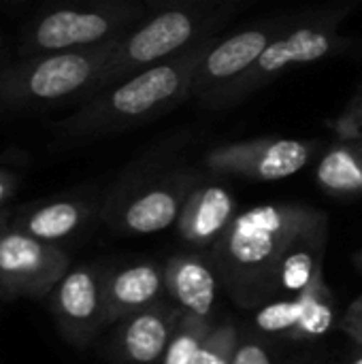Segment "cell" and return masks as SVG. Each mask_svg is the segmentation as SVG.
<instances>
[{
  "label": "cell",
  "mask_w": 362,
  "mask_h": 364,
  "mask_svg": "<svg viewBox=\"0 0 362 364\" xmlns=\"http://www.w3.org/2000/svg\"><path fill=\"white\" fill-rule=\"evenodd\" d=\"M9 228H11V213L6 209H2L0 211V241H2V237H4V232Z\"/></svg>",
  "instance_id": "cell-26"
},
{
  "label": "cell",
  "mask_w": 362,
  "mask_h": 364,
  "mask_svg": "<svg viewBox=\"0 0 362 364\" xmlns=\"http://www.w3.org/2000/svg\"><path fill=\"white\" fill-rule=\"evenodd\" d=\"M147 13L124 34L105 66L96 92L173 58L218 32L254 0H145ZM92 94V96H94Z\"/></svg>",
  "instance_id": "cell-4"
},
{
  "label": "cell",
  "mask_w": 362,
  "mask_h": 364,
  "mask_svg": "<svg viewBox=\"0 0 362 364\" xmlns=\"http://www.w3.org/2000/svg\"><path fill=\"white\" fill-rule=\"evenodd\" d=\"M207 175L188 196L177 218L179 237L194 247H213L237 215L230 190Z\"/></svg>",
  "instance_id": "cell-14"
},
{
  "label": "cell",
  "mask_w": 362,
  "mask_h": 364,
  "mask_svg": "<svg viewBox=\"0 0 362 364\" xmlns=\"http://www.w3.org/2000/svg\"><path fill=\"white\" fill-rule=\"evenodd\" d=\"M70 267V256L60 245L11 226L0 241V296L49 299Z\"/></svg>",
  "instance_id": "cell-10"
},
{
  "label": "cell",
  "mask_w": 362,
  "mask_h": 364,
  "mask_svg": "<svg viewBox=\"0 0 362 364\" xmlns=\"http://www.w3.org/2000/svg\"><path fill=\"white\" fill-rule=\"evenodd\" d=\"M307 307H309V294L307 290H303L297 296L271 301L265 307H260L254 316V324L258 326V331L267 335L297 341L303 320L307 316Z\"/></svg>",
  "instance_id": "cell-19"
},
{
  "label": "cell",
  "mask_w": 362,
  "mask_h": 364,
  "mask_svg": "<svg viewBox=\"0 0 362 364\" xmlns=\"http://www.w3.org/2000/svg\"><path fill=\"white\" fill-rule=\"evenodd\" d=\"M105 264H73L49 294L53 324L75 348H87L105 328Z\"/></svg>",
  "instance_id": "cell-11"
},
{
  "label": "cell",
  "mask_w": 362,
  "mask_h": 364,
  "mask_svg": "<svg viewBox=\"0 0 362 364\" xmlns=\"http://www.w3.org/2000/svg\"><path fill=\"white\" fill-rule=\"evenodd\" d=\"M350 364H362V348H361V352H358V354H356V356L352 358V363H350Z\"/></svg>",
  "instance_id": "cell-27"
},
{
  "label": "cell",
  "mask_w": 362,
  "mask_h": 364,
  "mask_svg": "<svg viewBox=\"0 0 362 364\" xmlns=\"http://www.w3.org/2000/svg\"><path fill=\"white\" fill-rule=\"evenodd\" d=\"M299 11L275 13L245 23L228 36H218L205 53L196 77L192 100L203 109H215L218 100L256 64L262 51L297 19Z\"/></svg>",
  "instance_id": "cell-8"
},
{
  "label": "cell",
  "mask_w": 362,
  "mask_h": 364,
  "mask_svg": "<svg viewBox=\"0 0 362 364\" xmlns=\"http://www.w3.org/2000/svg\"><path fill=\"white\" fill-rule=\"evenodd\" d=\"M318 215L320 209L305 203H267L237 213L211 247L213 267L230 294L243 305L275 294V269L282 254Z\"/></svg>",
  "instance_id": "cell-3"
},
{
  "label": "cell",
  "mask_w": 362,
  "mask_h": 364,
  "mask_svg": "<svg viewBox=\"0 0 362 364\" xmlns=\"http://www.w3.org/2000/svg\"><path fill=\"white\" fill-rule=\"evenodd\" d=\"M320 188L337 198L362 196V143L337 141L331 145L316 168Z\"/></svg>",
  "instance_id": "cell-18"
},
{
  "label": "cell",
  "mask_w": 362,
  "mask_h": 364,
  "mask_svg": "<svg viewBox=\"0 0 362 364\" xmlns=\"http://www.w3.org/2000/svg\"><path fill=\"white\" fill-rule=\"evenodd\" d=\"M362 0H337L331 4L299 11L297 19L262 51L256 64L218 100L213 111L237 107L258 90L271 85L286 73L354 53L361 41L341 32L346 19L356 11Z\"/></svg>",
  "instance_id": "cell-5"
},
{
  "label": "cell",
  "mask_w": 362,
  "mask_h": 364,
  "mask_svg": "<svg viewBox=\"0 0 362 364\" xmlns=\"http://www.w3.org/2000/svg\"><path fill=\"white\" fill-rule=\"evenodd\" d=\"M213 324L211 318H198V316H186L181 318L179 326L173 333V339L162 356L160 364H192L198 348L211 333Z\"/></svg>",
  "instance_id": "cell-20"
},
{
  "label": "cell",
  "mask_w": 362,
  "mask_h": 364,
  "mask_svg": "<svg viewBox=\"0 0 362 364\" xmlns=\"http://www.w3.org/2000/svg\"><path fill=\"white\" fill-rule=\"evenodd\" d=\"M164 264L139 260L122 267H107L105 275V326L139 314L164 301Z\"/></svg>",
  "instance_id": "cell-13"
},
{
  "label": "cell",
  "mask_w": 362,
  "mask_h": 364,
  "mask_svg": "<svg viewBox=\"0 0 362 364\" xmlns=\"http://www.w3.org/2000/svg\"><path fill=\"white\" fill-rule=\"evenodd\" d=\"M331 130L339 141H361L362 143V90H358L337 117L331 119Z\"/></svg>",
  "instance_id": "cell-22"
},
{
  "label": "cell",
  "mask_w": 362,
  "mask_h": 364,
  "mask_svg": "<svg viewBox=\"0 0 362 364\" xmlns=\"http://www.w3.org/2000/svg\"><path fill=\"white\" fill-rule=\"evenodd\" d=\"M147 13L145 0H73L36 17L21 38L26 55L85 49L128 34Z\"/></svg>",
  "instance_id": "cell-7"
},
{
  "label": "cell",
  "mask_w": 362,
  "mask_h": 364,
  "mask_svg": "<svg viewBox=\"0 0 362 364\" xmlns=\"http://www.w3.org/2000/svg\"><path fill=\"white\" fill-rule=\"evenodd\" d=\"M96 215L100 205L79 196H58L21 207L11 215V226L47 243H60L81 232Z\"/></svg>",
  "instance_id": "cell-15"
},
{
  "label": "cell",
  "mask_w": 362,
  "mask_h": 364,
  "mask_svg": "<svg viewBox=\"0 0 362 364\" xmlns=\"http://www.w3.org/2000/svg\"><path fill=\"white\" fill-rule=\"evenodd\" d=\"M164 288L169 301L186 316L211 318L218 279L213 262L196 254H179L164 262Z\"/></svg>",
  "instance_id": "cell-17"
},
{
  "label": "cell",
  "mask_w": 362,
  "mask_h": 364,
  "mask_svg": "<svg viewBox=\"0 0 362 364\" xmlns=\"http://www.w3.org/2000/svg\"><path fill=\"white\" fill-rule=\"evenodd\" d=\"M192 130L151 143L117 177L100 203V220L117 235H154L177 224L183 203L209 175L190 164Z\"/></svg>",
  "instance_id": "cell-1"
},
{
  "label": "cell",
  "mask_w": 362,
  "mask_h": 364,
  "mask_svg": "<svg viewBox=\"0 0 362 364\" xmlns=\"http://www.w3.org/2000/svg\"><path fill=\"white\" fill-rule=\"evenodd\" d=\"M239 346V333L233 324L213 326L192 364H233Z\"/></svg>",
  "instance_id": "cell-21"
},
{
  "label": "cell",
  "mask_w": 362,
  "mask_h": 364,
  "mask_svg": "<svg viewBox=\"0 0 362 364\" xmlns=\"http://www.w3.org/2000/svg\"><path fill=\"white\" fill-rule=\"evenodd\" d=\"M17 190H19V177L0 166V211L11 203Z\"/></svg>",
  "instance_id": "cell-25"
},
{
  "label": "cell",
  "mask_w": 362,
  "mask_h": 364,
  "mask_svg": "<svg viewBox=\"0 0 362 364\" xmlns=\"http://www.w3.org/2000/svg\"><path fill=\"white\" fill-rule=\"evenodd\" d=\"M218 36L156 62L90 96L60 126L62 134L73 141H87L126 132L151 124L181 102L192 100L196 70Z\"/></svg>",
  "instance_id": "cell-2"
},
{
  "label": "cell",
  "mask_w": 362,
  "mask_h": 364,
  "mask_svg": "<svg viewBox=\"0 0 362 364\" xmlns=\"http://www.w3.org/2000/svg\"><path fill=\"white\" fill-rule=\"evenodd\" d=\"M329 243V218L324 211L312 220L286 247L275 269V294L297 296L322 275Z\"/></svg>",
  "instance_id": "cell-16"
},
{
  "label": "cell",
  "mask_w": 362,
  "mask_h": 364,
  "mask_svg": "<svg viewBox=\"0 0 362 364\" xmlns=\"http://www.w3.org/2000/svg\"><path fill=\"white\" fill-rule=\"evenodd\" d=\"M183 311L173 303H156L119 320L109 341L113 364H160Z\"/></svg>",
  "instance_id": "cell-12"
},
{
  "label": "cell",
  "mask_w": 362,
  "mask_h": 364,
  "mask_svg": "<svg viewBox=\"0 0 362 364\" xmlns=\"http://www.w3.org/2000/svg\"><path fill=\"white\" fill-rule=\"evenodd\" d=\"M320 141L292 136H258L220 143L207 149L198 164L213 177H243L250 181H280L301 173L318 154Z\"/></svg>",
  "instance_id": "cell-9"
},
{
  "label": "cell",
  "mask_w": 362,
  "mask_h": 364,
  "mask_svg": "<svg viewBox=\"0 0 362 364\" xmlns=\"http://www.w3.org/2000/svg\"><path fill=\"white\" fill-rule=\"evenodd\" d=\"M341 331L362 348V294L346 309L341 318Z\"/></svg>",
  "instance_id": "cell-24"
},
{
  "label": "cell",
  "mask_w": 362,
  "mask_h": 364,
  "mask_svg": "<svg viewBox=\"0 0 362 364\" xmlns=\"http://www.w3.org/2000/svg\"><path fill=\"white\" fill-rule=\"evenodd\" d=\"M119 38L70 51L26 55L0 70V107H38L87 100L100 81Z\"/></svg>",
  "instance_id": "cell-6"
},
{
  "label": "cell",
  "mask_w": 362,
  "mask_h": 364,
  "mask_svg": "<svg viewBox=\"0 0 362 364\" xmlns=\"http://www.w3.org/2000/svg\"><path fill=\"white\" fill-rule=\"evenodd\" d=\"M233 364H273V360H271V356H269V352L265 350L262 343H258V341H241L239 339Z\"/></svg>",
  "instance_id": "cell-23"
}]
</instances>
